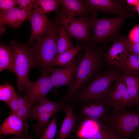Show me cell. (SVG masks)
Wrapping results in <instances>:
<instances>
[{"instance_id":"obj_1","label":"cell","mask_w":139,"mask_h":139,"mask_svg":"<svg viewBox=\"0 0 139 139\" xmlns=\"http://www.w3.org/2000/svg\"><path fill=\"white\" fill-rule=\"evenodd\" d=\"M84 54L78 67L73 84L68 87L66 93L60 101L70 102L77 93L86 85L98 71L101 62L102 54L95 46L88 44L82 45Z\"/></svg>"},{"instance_id":"obj_2","label":"cell","mask_w":139,"mask_h":139,"mask_svg":"<svg viewBox=\"0 0 139 139\" xmlns=\"http://www.w3.org/2000/svg\"><path fill=\"white\" fill-rule=\"evenodd\" d=\"M61 25L56 19L50 29L39 41L37 42L32 53L34 67L39 68L41 73L49 75L53 68V62L57 53L56 38Z\"/></svg>"},{"instance_id":"obj_3","label":"cell","mask_w":139,"mask_h":139,"mask_svg":"<svg viewBox=\"0 0 139 139\" xmlns=\"http://www.w3.org/2000/svg\"><path fill=\"white\" fill-rule=\"evenodd\" d=\"M105 123L115 139H130L139 128V111L111 108Z\"/></svg>"},{"instance_id":"obj_4","label":"cell","mask_w":139,"mask_h":139,"mask_svg":"<svg viewBox=\"0 0 139 139\" xmlns=\"http://www.w3.org/2000/svg\"><path fill=\"white\" fill-rule=\"evenodd\" d=\"M13 55L11 71L16 75L17 86L19 93L25 90L30 81L29 74L31 69L34 67L33 56L27 45L15 44L11 47Z\"/></svg>"},{"instance_id":"obj_5","label":"cell","mask_w":139,"mask_h":139,"mask_svg":"<svg viewBox=\"0 0 139 139\" xmlns=\"http://www.w3.org/2000/svg\"><path fill=\"white\" fill-rule=\"evenodd\" d=\"M73 104L77 122L81 123L89 119L105 123L111 108L104 99L100 98L82 100Z\"/></svg>"},{"instance_id":"obj_6","label":"cell","mask_w":139,"mask_h":139,"mask_svg":"<svg viewBox=\"0 0 139 139\" xmlns=\"http://www.w3.org/2000/svg\"><path fill=\"white\" fill-rule=\"evenodd\" d=\"M118 73L111 71L100 74L80 90L70 102L75 103L81 100L95 98L104 99L118 77Z\"/></svg>"},{"instance_id":"obj_7","label":"cell","mask_w":139,"mask_h":139,"mask_svg":"<svg viewBox=\"0 0 139 139\" xmlns=\"http://www.w3.org/2000/svg\"><path fill=\"white\" fill-rule=\"evenodd\" d=\"M96 15V14H93L91 17V28L93 32L92 40L96 43H104L114 40L119 36V30L126 18L118 16L100 19Z\"/></svg>"},{"instance_id":"obj_8","label":"cell","mask_w":139,"mask_h":139,"mask_svg":"<svg viewBox=\"0 0 139 139\" xmlns=\"http://www.w3.org/2000/svg\"><path fill=\"white\" fill-rule=\"evenodd\" d=\"M57 19L70 37L86 44L92 40L91 17H70L60 13Z\"/></svg>"},{"instance_id":"obj_9","label":"cell","mask_w":139,"mask_h":139,"mask_svg":"<svg viewBox=\"0 0 139 139\" xmlns=\"http://www.w3.org/2000/svg\"><path fill=\"white\" fill-rule=\"evenodd\" d=\"M89 13L97 14L102 12L124 17H133L134 9L129 6L126 0H86L83 1Z\"/></svg>"},{"instance_id":"obj_10","label":"cell","mask_w":139,"mask_h":139,"mask_svg":"<svg viewBox=\"0 0 139 139\" xmlns=\"http://www.w3.org/2000/svg\"><path fill=\"white\" fill-rule=\"evenodd\" d=\"M83 54L82 51L68 64L60 68H53L50 75L54 87L70 86L74 83L78 67Z\"/></svg>"},{"instance_id":"obj_11","label":"cell","mask_w":139,"mask_h":139,"mask_svg":"<svg viewBox=\"0 0 139 139\" xmlns=\"http://www.w3.org/2000/svg\"><path fill=\"white\" fill-rule=\"evenodd\" d=\"M54 87L50 75L41 73L39 78L36 81H30L27 84L26 91L24 97L31 105L40 101Z\"/></svg>"},{"instance_id":"obj_12","label":"cell","mask_w":139,"mask_h":139,"mask_svg":"<svg viewBox=\"0 0 139 139\" xmlns=\"http://www.w3.org/2000/svg\"><path fill=\"white\" fill-rule=\"evenodd\" d=\"M130 42L126 37L119 35L113 40L106 55L108 64L116 68H121L127 55Z\"/></svg>"},{"instance_id":"obj_13","label":"cell","mask_w":139,"mask_h":139,"mask_svg":"<svg viewBox=\"0 0 139 139\" xmlns=\"http://www.w3.org/2000/svg\"><path fill=\"white\" fill-rule=\"evenodd\" d=\"M104 99L116 110L126 108L131 109L135 105L124 83L111 86Z\"/></svg>"},{"instance_id":"obj_14","label":"cell","mask_w":139,"mask_h":139,"mask_svg":"<svg viewBox=\"0 0 139 139\" xmlns=\"http://www.w3.org/2000/svg\"><path fill=\"white\" fill-rule=\"evenodd\" d=\"M76 135L78 139H115L105 123L93 120H89Z\"/></svg>"},{"instance_id":"obj_15","label":"cell","mask_w":139,"mask_h":139,"mask_svg":"<svg viewBox=\"0 0 139 139\" xmlns=\"http://www.w3.org/2000/svg\"><path fill=\"white\" fill-rule=\"evenodd\" d=\"M31 27V34L28 42L30 44L35 40H40L43 36L51 27V22L45 14L33 10L29 18Z\"/></svg>"},{"instance_id":"obj_16","label":"cell","mask_w":139,"mask_h":139,"mask_svg":"<svg viewBox=\"0 0 139 139\" xmlns=\"http://www.w3.org/2000/svg\"><path fill=\"white\" fill-rule=\"evenodd\" d=\"M28 125L25 120L12 113L3 121L0 128V134L4 135H20L27 134Z\"/></svg>"},{"instance_id":"obj_17","label":"cell","mask_w":139,"mask_h":139,"mask_svg":"<svg viewBox=\"0 0 139 139\" xmlns=\"http://www.w3.org/2000/svg\"><path fill=\"white\" fill-rule=\"evenodd\" d=\"M62 111L65 113V115L56 139H66L71 134L77 125V119L72 103L67 102Z\"/></svg>"},{"instance_id":"obj_18","label":"cell","mask_w":139,"mask_h":139,"mask_svg":"<svg viewBox=\"0 0 139 139\" xmlns=\"http://www.w3.org/2000/svg\"><path fill=\"white\" fill-rule=\"evenodd\" d=\"M31 10L23 9L19 6L15 7L4 13H1V24H6L17 28L25 21L29 19Z\"/></svg>"},{"instance_id":"obj_19","label":"cell","mask_w":139,"mask_h":139,"mask_svg":"<svg viewBox=\"0 0 139 139\" xmlns=\"http://www.w3.org/2000/svg\"><path fill=\"white\" fill-rule=\"evenodd\" d=\"M62 8L60 13L67 16L79 15L84 17L89 13L84 1L80 0H60Z\"/></svg>"},{"instance_id":"obj_20","label":"cell","mask_w":139,"mask_h":139,"mask_svg":"<svg viewBox=\"0 0 139 139\" xmlns=\"http://www.w3.org/2000/svg\"><path fill=\"white\" fill-rule=\"evenodd\" d=\"M39 104L32 108L30 114L32 116L42 113H53L55 115L62 109L67 102L64 101L56 102L45 97L42 99Z\"/></svg>"},{"instance_id":"obj_21","label":"cell","mask_w":139,"mask_h":139,"mask_svg":"<svg viewBox=\"0 0 139 139\" xmlns=\"http://www.w3.org/2000/svg\"><path fill=\"white\" fill-rule=\"evenodd\" d=\"M82 50V46L78 44L73 48L56 56L53 61V66L62 67L65 66L71 61Z\"/></svg>"},{"instance_id":"obj_22","label":"cell","mask_w":139,"mask_h":139,"mask_svg":"<svg viewBox=\"0 0 139 139\" xmlns=\"http://www.w3.org/2000/svg\"><path fill=\"white\" fill-rule=\"evenodd\" d=\"M122 76L131 98L136 105L139 100V78L128 74Z\"/></svg>"},{"instance_id":"obj_23","label":"cell","mask_w":139,"mask_h":139,"mask_svg":"<svg viewBox=\"0 0 139 139\" xmlns=\"http://www.w3.org/2000/svg\"><path fill=\"white\" fill-rule=\"evenodd\" d=\"M60 5V0H34L33 7L35 10L46 14L51 12L57 11Z\"/></svg>"},{"instance_id":"obj_24","label":"cell","mask_w":139,"mask_h":139,"mask_svg":"<svg viewBox=\"0 0 139 139\" xmlns=\"http://www.w3.org/2000/svg\"><path fill=\"white\" fill-rule=\"evenodd\" d=\"M71 38L66 34L63 27L61 25L57 36L56 56L74 47L72 42Z\"/></svg>"},{"instance_id":"obj_25","label":"cell","mask_w":139,"mask_h":139,"mask_svg":"<svg viewBox=\"0 0 139 139\" xmlns=\"http://www.w3.org/2000/svg\"><path fill=\"white\" fill-rule=\"evenodd\" d=\"M121 68L127 74H139V56L128 50Z\"/></svg>"},{"instance_id":"obj_26","label":"cell","mask_w":139,"mask_h":139,"mask_svg":"<svg viewBox=\"0 0 139 139\" xmlns=\"http://www.w3.org/2000/svg\"><path fill=\"white\" fill-rule=\"evenodd\" d=\"M13 55L11 47L1 44L0 46V72L4 70L11 71Z\"/></svg>"},{"instance_id":"obj_27","label":"cell","mask_w":139,"mask_h":139,"mask_svg":"<svg viewBox=\"0 0 139 139\" xmlns=\"http://www.w3.org/2000/svg\"><path fill=\"white\" fill-rule=\"evenodd\" d=\"M18 95L14 88L7 83L0 85V100L7 103L16 97Z\"/></svg>"},{"instance_id":"obj_28","label":"cell","mask_w":139,"mask_h":139,"mask_svg":"<svg viewBox=\"0 0 139 139\" xmlns=\"http://www.w3.org/2000/svg\"><path fill=\"white\" fill-rule=\"evenodd\" d=\"M57 117L55 115L43 134L38 139H54L57 131Z\"/></svg>"},{"instance_id":"obj_29","label":"cell","mask_w":139,"mask_h":139,"mask_svg":"<svg viewBox=\"0 0 139 139\" xmlns=\"http://www.w3.org/2000/svg\"><path fill=\"white\" fill-rule=\"evenodd\" d=\"M55 115L53 113L45 112L35 115L32 117L37 120L42 126L46 129L50 124V118L53 115Z\"/></svg>"},{"instance_id":"obj_30","label":"cell","mask_w":139,"mask_h":139,"mask_svg":"<svg viewBox=\"0 0 139 139\" xmlns=\"http://www.w3.org/2000/svg\"><path fill=\"white\" fill-rule=\"evenodd\" d=\"M32 106L27 102L24 104L20 106L15 114L23 120H25L30 114Z\"/></svg>"},{"instance_id":"obj_31","label":"cell","mask_w":139,"mask_h":139,"mask_svg":"<svg viewBox=\"0 0 139 139\" xmlns=\"http://www.w3.org/2000/svg\"><path fill=\"white\" fill-rule=\"evenodd\" d=\"M17 5L16 0H0L1 13L5 12L15 7Z\"/></svg>"},{"instance_id":"obj_32","label":"cell","mask_w":139,"mask_h":139,"mask_svg":"<svg viewBox=\"0 0 139 139\" xmlns=\"http://www.w3.org/2000/svg\"><path fill=\"white\" fill-rule=\"evenodd\" d=\"M129 40L131 42L139 43V26L135 27L130 31L129 34Z\"/></svg>"},{"instance_id":"obj_33","label":"cell","mask_w":139,"mask_h":139,"mask_svg":"<svg viewBox=\"0 0 139 139\" xmlns=\"http://www.w3.org/2000/svg\"><path fill=\"white\" fill-rule=\"evenodd\" d=\"M34 0H17L16 2L19 7L21 9L31 10L33 7Z\"/></svg>"},{"instance_id":"obj_34","label":"cell","mask_w":139,"mask_h":139,"mask_svg":"<svg viewBox=\"0 0 139 139\" xmlns=\"http://www.w3.org/2000/svg\"><path fill=\"white\" fill-rule=\"evenodd\" d=\"M18 96L6 103L11 109L13 114H14L16 112L20 107L18 101Z\"/></svg>"},{"instance_id":"obj_35","label":"cell","mask_w":139,"mask_h":139,"mask_svg":"<svg viewBox=\"0 0 139 139\" xmlns=\"http://www.w3.org/2000/svg\"><path fill=\"white\" fill-rule=\"evenodd\" d=\"M128 50L132 53L139 56V43H134L130 41Z\"/></svg>"},{"instance_id":"obj_36","label":"cell","mask_w":139,"mask_h":139,"mask_svg":"<svg viewBox=\"0 0 139 139\" xmlns=\"http://www.w3.org/2000/svg\"><path fill=\"white\" fill-rule=\"evenodd\" d=\"M6 139H38L28 134L20 135H16Z\"/></svg>"},{"instance_id":"obj_37","label":"cell","mask_w":139,"mask_h":139,"mask_svg":"<svg viewBox=\"0 0 139 139\" xmlns=\"http://www.w3.org/2000/svg\"><path fill=\"white\" fill-rule=\"evenodd\" d=\"M126 1L127 3L129 5H134L135 6L139 3V0H127Z\"/></svg>"},{"instance_id":"obj_38","label":"cell","mask_w":139,"mask_h":139,"mask_svg":"<svg viewBox=\"0 0 139 139\" xmlns=\"http://www.w3.org/2000/svg\"><path fill=\"white\" fill-rule=\"evenodd\" d=\"M134 139H139V131L135 133Z\"/></svg>"},{"instance_id":"obj_39","label":"cell","mask_w":139,"mask_h":139,"mask_svg":"<svg viewBox=\"0 0 139 139\" xmlns=\"http://www.w3.org/2000/svg\"><path fill=\"white\" fill-rule=\"evenodd\" d=\"M135 7L136 11L139 13V3L135 6Z\"/></svg>"},{"instance_id":"obj_40","label":"cell","mask_w":139,"mask_h":139,"mask_svg":"<svg viewBox=\"0 0 139 139\" xmlns=\"http://www.w3.org/2000/svg\"><path fill=\"white\" fill-rule=\"evenodd\" d=\"M68 137H69V139H77L74 138L71 134Z\"/></svg>"},{"instance_id":"obj_41","label":"cell","mask_w":139,"mask_h":139,"mask_svg":"<svg viewBox=\"0 0 139 139\" xmlns=\"http://www.w3.org/2000/svg\"><path fill=\"white\" fill-rule=\"evenodd\" d=\"M136 105H137V106L139 107V100L136 103Z\"/></svg>"}]
</instances>
